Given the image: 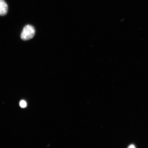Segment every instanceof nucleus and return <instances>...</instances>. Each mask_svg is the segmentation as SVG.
Listing matches in <instances>:
<instances>
[{
	"label": "nucleus",
	"instance_id": "obj_2",
	"mask_svg": "<svg viewBox=\"0 0 148 148\" xmlns=\"http://www.w3.org/2000/svg\"><path fill=\"white\" fill-rule=\"evenodd\" d=\"M8 11V6L4 0H0V16H4Z\"/></svg>",
	"mask_w": 148,
	"mask_h": 148
},
{
	"label": "nucleus",
	"instance_id": "obj_4",
	"mask_svg": "<svg viewBox=\"0 0 148 148\" xmlns=\"http://www.w3.org/2000/svg\"><path fill=\"white\" fill-rule=\"evenodd\" d=\"M129 148H134L135 147V146L134 145H131L129 147Z\"/></svg>",
	"mask_w": 148,
	"mask_h": 148
},
{
	"label": "nucleus",
	"instance_id": "obj_1",
	"mask_svg": "<svg viewBox=\"0 0 148 148\" xmlns=\"http://www.w3.org/2000/svg\"><path fill=\"white\" fill-rule=\"evenodd\" d=\"M36 30L33 26L27 25L24 27L21 34V38L23 40L31 39L35 36Z\"/></svg>",
	"mask_w": 148,
	"mask_h": 148
},
{
	"label": "nucleus",
	"instance_id": "obj_3",
	"mask_svg": "<svg viewBox=\"0 0 148 148\" xmlns=\"http://www.w3.org/2000/svg\"><path fill=\"white\" fill-rule=\"evenodd\" d=\"M20 106L21 108H25L27 106V103L25 101L22 100L20 102Z\"/></svg>",
	"mask_w": 148,
	"mask_h": 148
}]
</instances>
